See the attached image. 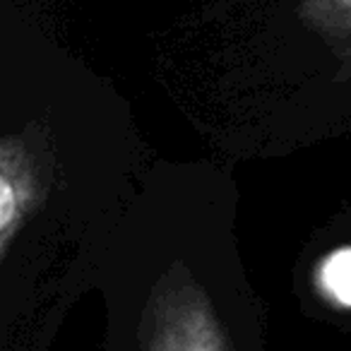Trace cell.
<instances>
[{"mask_svg": "<svg viewBox=\"0 0 351 351\" xmlns=\"http://www.w3.org/2000/svg\"><path fill=\"white\" fill-rule=\"evenodd\" d=\"M132 351H239L229 335L200 308H173L154 317V325Z\"/></svg>", "mask_w": 351, "mask_h": 351, "instance_id": "cell-1", "label": "cell"}, {"mask_svg": "<svg viewBox=\"0 0 351 351\" xmlns=\"http://www.w3.org/2000/svg\"><path fill=\"white\" fill-rule=\"evenodd\" d=\"M325 293L339 306L351 308V248H341L325 260L320 269Z\"/></svg>", "mask_w": 351, "mask_h": 351, "instance_id": "cell-2", "label": "cell"}]
</instances>
